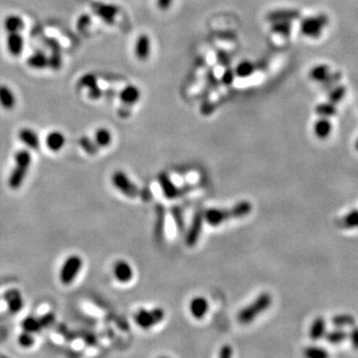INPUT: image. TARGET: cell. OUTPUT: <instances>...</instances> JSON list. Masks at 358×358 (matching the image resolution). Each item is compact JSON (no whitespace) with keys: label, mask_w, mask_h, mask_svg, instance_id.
Returning <instances> with one entry per match:
<instances>
[{"label":"cell","mask_w":358,"mask_h":358,"mask_svg":"<svg viewBox=\"0 0 358 358\" xmlns=\"http://www.w3.org/2000/svg\"><path fill=\"white\" fill-rule=\"evenodd\" d=\"M272 30L274 33L282 36H289L291 33L290 21H276L273 22Z\"/></svg>","instance_id":"35"},{"label":"cell","mask_w":358,"mask_h":358,"mask_svg":"<svg viewBox=\"0 0 358 358\" xmlns=\"http://www.w3.org/2000/svg\"><path fill=\"white\" fill-rule=\"evenodd\" d=\"M254 65L249 61L241 62L235 69V75L240 78H247L254 73Z\"/></svg>","instance_id":"36"},{"label":"cell","mask_w":358,"mask_h":358,"mask_svg":"<svg viewBox=\"0 0 358 358\" xmlns=\"http://www.w3.org/2000/svg\"><path fill=\"white\" fill-rule=\"evenodd\" d=\"M83 268V260L80 256L72 255L68 257L60 269V281L63 285H71Z\"/></svg>","instance_id":"8"},{"label":"cell","mask_w":358,"mask_h":358,"mask_svg":"<svg viewBox=\"0 0 358 358\" xmlns=\"http://www.w3.org/2000/svg\"><path fill=\"white\" fill-rule=\"evenodd\" d=\"M336 224L343 229H355L358 228V209H353L337 220Z\"/></svg>","instance_id":"24"},{"label":"cell","mask_w":358,"mask_h":358,"mask_svg":"<svg viewBox=\"0 0 358 358\" xmlns=\"http://www.w3.org/2000/svg\"><path fill=\"white\" fill-rule=\"evenodd\" d=\"M18 342H19V344H20L22 347H25V348L31 347L32 345L34 344V342H35V339H34L33 334L28 333V332H24V333H22V334L19 335V337H18Z\"/></svg>","instance_id":"40"},{"label":"cell","mask_w":358,"mask_h":358,"mask_svg":"<svg viewBox=\"0 0 358 358\" xmlns=\"http://www.w3.org/2000/svg\"><path fill=\"white\" fill-rule=\"evenodd\" d=\"M252 210V203L248 200H243L231 208H209L204 210V219L208 225L217 227L229 220L247 217Z\"/></svg>","instance_id":"1"},{"label":"cell","mask_w":358,"mask_h":358,"mask_svg":"<svg viewBox=\"0 0 358 358\" xmlns=\"http://www.w3.org/2000/svg\"><path fill=\"white\" fill-rule=\"evenodd\" d=\"M315 114L319 116L320 118H332L334 117L337 114V108L336 105L331 103V102H325L318 104L315 109Z\"/></svg>","instance_id":"28"},{"label":"cell","mask_w":358,"mask_h":358,"mask_svg":"<svg viewBox=\"0 0 358 358\" xmlns=\"http://www.w3.org/2000/svg\"><path fill=\"white\" fill-rule=\"evenodd\" d=\"M172 1H173V0H156V4H157V7L160 10L167 11L171 6Z\"/></svg>","instance_id":"46"},{"label":"cell","mask_w":358,"mask_h":358,"mask_svg":"<svg viewBox=\"0 0 358 358\" xmlns=\"http://www.w3.org/2000/svg\"><path fill=\"white\" fill-rule=\"evenodd\" d=\"M32 161L31 154L26 149H21L15 153L14 167L8 178V185L11 189H18L24 182Z\"/></svg>","instance_id":"3"},{"label":"cell","mask_w":358,"mask_h":358,"mask_svg":"<svg viewBox=\"0 0 358 358\" xmlns=\"http://www.w3.org/2000/svg\"><path fill=\"white\" fill-rule=\"evenodd\" d=\"M331 72L332 71H331L329 65L319 64V65H316V66H314L313 68H311V70L309 73V77L313 82L322 83L325 79L328 78V76L331 74Z\"/></svg>","instance_id":"23"},{"label":"cell","mask_w":358,"mask_h":358,"mask_svg":"<svg viewBox=\"0 0 358 358\" xmlns=\"http://www.w3.org/2000/svg\"><path fill=\"white\" fill-rule=\"evenodd\" d=\"M15 104L16 99L11 89L5 85H0V105L6 110H11Z\"/></svg>","instance_id":"22"},{"label":"cell","mask_w":358,"mask_h":358,"mask_svg":"<svg viewBox=\"0 0 358 358\" xmlns=\"http://www.w3.org/2000/svg\"><path fill=\"white\" fill-rule=\"evenodd\" d=\"M304 355L308 358H325L329 356V353L319 346H308L304 349Z\"/></svg>","instance_id":"38"},{"label":"cell","mask_w":358,"mask_h":358,"mask_svg":"<svg viewBox=\"0 0 358 358\" xmlns=\"http://www.w3.org/2000/svg\"><path fill=\"white\" fill-rule=\"evenodd\" d=\"M354 146H355V149L358 151V138H357V140L355 141V144H354Z\"/></svg>","instance_id":"49"},{"label":"cell","mask_w":358,"mask_h":358,"mask_svg":"<svg viewBox=\"0 0 358 358\" xmlns=\"http://www.w3.org/2000/svg\"><path fill=\"white\" fill-rule=\"evenodd\" d=\"M333 132V124L329 118H320L313 124V133L318 140H327Z\"/></svg>","instance_id":"13"},{"label":"cell","mask_w":358,"mask_h":358,"mask_svg":"<svg viewBox=\"0 0 358 358\" xmlns=\"http://www.w3.org/2000/svg\"><path fill=\"white\" fill-rule=\"evenodd\" d=\"M204 222V210H197L192 218L188 230L186 231L185 243L188 247L192 248L198 243L203 230Z\"/></svg>","instance_id":"9"},{"label":"cell","mask_w":358,"mask_h":358,"mask_svg":"<svg viewBox=\"0 0 358 358\" xmlns=\"http://www.w3.org/2000/svg\"><path fill=\"white\" fill-rule=\"evenodd\" d=\"M61 56L60 54H53L50 58H48V65L53 68V69H59L61 66Z\"/></svg>","instance_id":"44"},{"label":"cell","mask_w":358,"mask_h":358,"mask_svg":"<svg viewBox=\"0 0 358 358\" xmlns=\"http://www.w3.org/2000/svg\"><path fill=\"white\" fill-rule=\"evenodd\" d=\"M112 183L122 195L128 198L141 196L143 189H141L122 170H117L113 173Z\"/></svg>","instance_id":"7"},{"label":"cell","mask_w":358,"mask_h":358,"mask_svg":"<svg viewBox=\"0 0 358 358\" xmlns=\"http://www.w3.org/2000/svg\"><path fill=\"white\" fill-rule=\"evenodd\" d=\"M80 84L82 87H85V88H92L94 86L96 85V79L94 75L92 74H88L86 76H84L81 80H80Z\"/></svg>","instance_id":"41"},{"label":"cell","mask_w":358,"mask_h":358,"mask_svg":"<svg viewBox=\"0 0 358 358\" xmlns=\"http://www.w3.org/2000/svg\"><path fill=\"white\" fill-rule=\"evenodd\" d=\"M65 143H66L65 136L58 131L51 132L46 138L47 147L54 152H58L59 150H61L64 147Z\"/></svg>","instance_id":"20"},{"label":"cell","mask_w":358,"mask_h":358,"mask_svg":"<svg viewBox=\"0 0 358 358\" xmlns=\"http://www.w3.org/2000/svg\"><path fill=\"white\" fill-rule=\"evenodd\" d=\"M22 329L24 332L35 334V333L41 331L43 328H42V324H41L39 317L28 316L22 321Z\"/></svg>","instance_id":"33"},{"label":"cell","mask_w":358,"mask_h":358,"mask_svg":"<svg viewBox=\"0 0 358 358\" xmlns=\"http://www.w3.org/2000/svg\"><path fill=\"white\" fill-rule=\"evenodd\" d=\"M6 45L9 53L14 57H18L23 51L24 39L20 33H9L6 40Z\"/></svg>","instance_id":"17"},{"label":"cell","mask_w":358,"mask_h":358,"mask_svg":"<svg viewBox=\"0 0 358 358\" xmlns=\"http://www.w3.org/2000/svg\"><path fill=\"white\" fill-rule=\"evenodd\" d=\"M272 296L268 292H262L250 305L246 306L238 312V322L241 324H250L260 314L265 312L272 306Z\"/></svg>","instance_id":"2"},{"label":"cell","mask_w":358,"mask_h":358,"mask_svg":"<svg viewBox=\"0 0 358 358\" xmlns=\"http://www.w3.org/2000/svg\"><path fill=\"white\" fill-rule=\"evenodd\" d=\"M171 215L174 220V224L176 226V229L180 234L185 232V220L183 216L182 209L178 205H174L171 208Z\"/></svg>","instance_id":"34"},{"label":"cell","mask_w":358,"mask_h":358,"mask_svg":"<svg viewBox=\"0 0 358 358\" xmlns=\"http://www.w3.org/2000/svg\"><path fill=\"white\" fill-rule=\"evenodd\" d=\"M332 323L335 328H347L355 325V317L349 313H339L332 317Z\"/></svg>","instance_id":"29"},{"label":"cell","mask_w":358,"mask_h":358,"mask_svg":"<svg viewBox=\"0 0 358 358\" xmlns=\"http://www.w3.org/2000/svg\"><path fill=\"white\" fill-rule=\"evenodd\" d=\"M141 97V91L138 87L129 85L125 87L120 93H119V99L120 101L125 105H134L136 104Z\"/></svg>","instance_id":"16"},{"label":"cell","mask_w":358,"mask_h":358,"mask_svg":"<svg viewBox=\"0 0 358 358\" xmlns=\"http://www.w3.org/2000/svg\"><path fill=\"white\" fill-rule=\"evenodd\" d=\"M166 312L161 308H154L152 310L141 309L135 314V322L142 330L147 331L155 325L159 324L165 319Z\"/></svg>","instance_id":"6"},{"label":"cell","mask_w":358,"mask_h":358,"mask_svg":"<svg viewBox=\"0 0 358 358\" xmlns=\"http://www.w3.org/2000/svg\"><path fill=\"white\" fill-rule=\"evenodd\" d=\"M157 181L165 196L170 200L184 196L191 192L195 186L191 184H185L183 186H177L169 177L167 172H160L157 175Z\"/></svg>","instance_id":"5"},{"label":"cell","mask_w":358,"mask_h":358,"mask_svg":"<svg viewBox=\"0 0 358 358\" xmlns=\"http://www.w3.org/2000/svg\"><path fill=\"white\" fill-rule=\"evenodd\" d=\"M89 91H90L89 95H90V96L92 97V99H99V97H101V95H102V91L96 85L90 88Z\"/></svg>","instance_id":"47"},{"label":"cell","mask_w":358,"mask_h":358,"mask_svg":"<svg viewBox=\"0 0 358 358\" xmlns=\"http://www.w3.org/2000/svg\"><path fill=\"white\" fill-rule=\"evenodd\" d=\"M189 311L195 319H202L209 311V303L204 297H195L189 303Z\"/></svg>","instance_id":"11"},{"label":"cell","mask_w":358,"mask_h":358,"mask_svg":"<svg viewBox=\"0 0 358 358\" xmlns=\"http://www.w3.org/2000/svg\"><path fill=\"white\" fill-rule=\"evenodd\" d=\"M329 23L330 18L324 13L310 16L303 19L301 23V32L306 37L317 39L322 35L323 30L329 26Z\"/></svg>","instance_id":"4"},{"label":"cell","mask_w":358,"mask_h":358,"mask_svg":"<svg viewBox=\"0 0 358 358\" xmlns=\"http://www.w3.org/2000/svg\"><path fill=\"white\" fill-rule=\"evenodd\" d=\"M95 143L99 147H107L113 141V136L107 128H99L95 133Z\"/></svg>","instance_id":"31"},{"label":"cell","mask_w":358,"mask_h":358,"mask_svg":"<svg viewBox=\"0 0 358 358\" xmlns=\"http://www.w3.org/2000/svg\"><path fill=\"white\" fill-rule=\"evenodd\" d=\"M113 273L116 280L120 284H127L134 278V270L132 265L124 260H119L113 267Z\"/></svg>","instance_id":"10"},{"label":"cell","mask_w":358,"mask_h":358,"mask_svg":"<svg viewBox=\"0 0 358 358\" xmlns=\"http://www.w3.org/2000/svg\"><path fill=\"white\" fill-rule=\"evenodd\" d=\"M24 22L18 15H9L4 20V29L7 33H19L23 29Z\"/></svg>","instance_id":"25"},{"label":"cell","mask_w":358,"mask_h":358,"mask_svg":"<svg viewBox=\"0 0 358 358\" xmlns=\"http://www.w3.org/2000/svg\"><path fill=\"white\" fill-rule=\"evenodd\" d=\"M4 299L11 312H18L23 308L24 302L21 296V292L18 289L12 288L7 290L4 295Z\"/></svg>","instance_id":"14"},{"label":"cell","mask_w":358,"mask_h":358,"mask_svg":"<svg viewBox=\"0 0 358 358\" xmlns=\"http://www.w3.org/2000/svg\"><path fill=\"white\" fill-rule=\"evenodd\" d=\"M28 65L34 69H43L48 65V58L43 52H36L29 57Z\"/></svg>","instance_id":"32"},{"label":"cell","mask_w":358,"mask_h":358,"mask_svg":"<svg viewBox=\"0 0 358 358\" xmlns=\"http://www.w3.org/2000/svg\"><path fill=\"white\" fill-rule=\"evenodd\" d=\"M218 60H219V62L221 63V65H225V66H226V65H228V64H229V62H230V58H229V56H228L226 53H219L218 54Z\"/></svg>","instance_id":"48"},{"label":"cell","mask_w":358,"mask_h":358,"mask_svg":"<svg viewBox=\"0 0 358 358\" xmlns=\"http://www.w3.org/2000/svg\"><path fill=\"white\" fill-rule=\"evenodd\" d=\"M79 144L80 146L83 148V150L90 154V155H95L99 151V146L96 145V143H95V141L91 140L90 138L87 137H82L79 141Z\"/></svg>","instance_id":"37"},{"label":"cell","mask_w":358,"mask_h":358,"mask_svg":"<svg viewBox=\"0 0 358 358\" xmlns=\"http://www.w3.org/2000/svg\"><path fill=\"white\" fill-rule=\"evenodd\" d=\"M346 92H347L346 87L344 85L337 84L336 86L333 87L330 90V93L328 95V101L334 105H337L344 99L346 95Z\"/></svg>","instance_id":"30"},{"label":"cell","mask_w":358,"mask_h":358,"mask_svg":"<svg viewBox=\"0 0 358 358\" xmlns=\"http://www.w3.org/2000/svg\"><path fill=\"white\" fill-rule=\"evenodd\" d=\"M118 11H119L118 7L113 6V5H106V4H100V5H97V7L95 8V12L99 14V16L102 19H104L108 23L114 22Z\"/></svg>","instance_id":"27"},{"label":"cell","mask_w":358,"mask_h":358,"mask_svg":"<svg viewBox=\"0 0 358 358\" xmlns=\"http://www.w3.org/2000/svg\"><path fill=\"white\" fill-rule=\"evenodd\" d=\"M349 339L354 349L358 350V327L353 325L350 333H349Z\"/></svg>","instance_id":"42"},{"label":"cell","mask_w":358,"mask_h":358,"mask_svg":"<svg viewBox=\"0 0 358 358\" xmlns=\"http://www.w3.org/2000/svg\"><path fill=\"white\" fill-rule=\"evenodd\" d=\"M234 78H235V72L230 69H227L222 76V82L225 85H231L234 81Z\"/></svg>","instance_id":"43"},{"label":"cell","mask_w":358,"mask_h":358,"mask_svg":"<svg viewBox=\"0 0 358 358\" xmlns=\"http://www.w3.org/2000/svg\"><path fill=\"white\" fill-rule=\"evenodd\" d=\"M232 355H233V348L230 345H223L218 354V356L221 358H229Z\"/></svg>","instance_id":"45"},{"label":"cell","mask_w":358,"mask_h":358,"mask_svg":"<svg viewBox=\"0 0 358 358\" xmlns=\"http://www.w3.org/2000/svg\"><path fill=\"white\" fill-rule=\"evenodd\" d=\"M341 79H342V74H341V72H339V71L331 72V74L328 76V78L325 79V80L321 83L322 88H323L324 90H327V89L331 90L333 87L336 86V85L339 83V81H340Z\"/></svg>","instance_id":"39"},{"label":"cell","mask_w":358,"mask_h":358,"mask_svg":"<svg viewBox=\"0 0 358 358\" xmlns=\"http://www.w3.org/2000/svg\"><path fill=\"white\" fill-rule=\"evenodd\" d=\"M166 222V209L161 204L156 207V221H155V237L158 241H162L165 238V224Z\"/></svg>","instance_id":"21"},{"label":"cell","mask_w":358,"mask_h":358,"mask_svg":"<svg viewBox=\"0 0 358 358\" xmlns=\"http://www.w3.org/2000/svg\"><path fill=\"white\" fill-rule=\"evenodd\" d=\"M301 17V12L297 9H279L274 10L267 15V20L270 22L276 21H291Z\"/></svg>","instance_id":"12"},{"label":"cell","mask_w":358,"mask_h":358,"mask_svg":"<svg viewBox=\"0 0 358 358\" xmlns=\"http://www.w3.org/2000/svg\"><path fill=\"white\" fill-rule=\"evenodd\" d=\"M20 141L31 149H38L40 145L37 134L31 128H22L19 132Z\"/></svg>","instance_id":"18"},{"label":"cell","mask_w":358,"mask_h":358,"mask_svg":"<svg viewBox=\"0 0 358 358\" xmlns=\"http://www.w3.org/2000/svg\"><path fill=\"white\" fill-rule=\"evenodd\" d=\"M136 55L139 60L145 61L150 53V39L146 34L141 35L136 43Z\"/></svg>","instance_id":"19"},{"label":"cell","mask_w":358,"mask_h":358,"mask_svg":"<svg viewBox=\"0 0 358 358\" xmlns=\"http://www.w3.org/2000/svg\"><path fill=\"white\" fill-rule=\"evenodd\" d=\"M327 333V323L322 316H317L313 319L311 322L310 331H309V336L311 340L316 341L324 337V334Z\"/></svg>","instance_id":"15"},{"label":"cell","mask_w":358,"mask_h":358,"mask_svg":"<svg viewBox=\"0 0 358 358\" xmlns=\"http://www.w3.org/2000/svg\"><path fill=\"white\" fill-rule=\"evenodd\" d=\"M347 335L348 334L344 330H342L340 328H336L335 330L325 333L324 338L332 345H338L347 338Z\"/></svg>","instance_id":"26"}]
</instances>
